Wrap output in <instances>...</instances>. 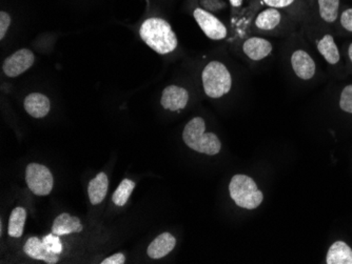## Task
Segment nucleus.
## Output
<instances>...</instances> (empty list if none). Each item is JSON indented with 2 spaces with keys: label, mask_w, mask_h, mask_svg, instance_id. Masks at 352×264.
I'll list each match as a JSON object with an SVG mask.
<instances>
[{
  "label": "nucleus",
  "mask_w": 352,
  "mask_h": 264,
  "mask_svg": "<svg viewBox=\"0 0 352 264\" xmlns=\"http://www.w3.org/2000/svg\"><path fill=\"white\" fill-rule=\"evenodd\" d=\"M204 91L208 97L217 99L230 92L232 77L225 64L219 61H211L201 73Z\"/></svg>",
  "instance_id": "nucleus-3"
},
{
  "label": "nucleus",
  "mask_w": 352,
  "mask_h": 264,
  "mask_svg": "<svg viewBox=\"0 0 352 264\" xmlns=\"http://www.w3.org/2000/svg\"><path fill=\"white\" fill-rule=\"evenodd\" d=\"M283 14L276 8H267L263 10L255 19V27L262 31H272L282 23Z\"/></svg>",
  "instance_id": "nucleus-18"
},
{
  "label": "nucleus",
  "mask_w": 352,
  "mask_h": 264,
  "mask_svg": "<svg viewBox=\"0 0 352 264\" xmlns=\"http://www.w3.org/2000/svg\"><path fill=\"white\" fill-rule=\"evenodd\" d=\"M27 212L23 208H15L10 216L8 232L11 237L19 238L23 236V228H25Z\"/></svg>",
  "instance_id": "nucleus-20"
},
{
  "label": "nucleus",
  "mask_w": 352,
  "mask_h": 264,
  "mask_svg": "<svg viewBox=\"0 0 352 264\" xmlns=\"http://www.w3.org/2000/svg\"><path fill=\"white\" fill-rule=\"evenodd\" d=\"M265 5L269 8H276V9H288L298 3V0H263Z\"/></svg>",
  "instance_id": "nucleus-26"
},
{
  "label": "nucleus",
  "mask_w": 352,
  "mask_h": 264,
  "mask_svg": "<svg viewBox=\"0 0 352 264\" xmlns=\"http://www.w3.org/2000/svg\"><path fill=\"white\" fill-rule=\"evenodd\" d=\"M193 17L208 38L212 39V40H221V39L226 38L227 34H228L227 27L210 12L206 11L201 8H197L193 12Z\"/></svg>",
  "instance_id": "nucleus-6"
},
{
  "label": "nucleus",
  "mask_w": 352,
  "mask_h": 264,
  "mask_svg": "<svg viewBox=\"0 0 352 264\" xmlns=\"http://www.w3.org/2000/svg\"><path fill=\"white\" fill-rule=\"evenodd\" d=\"M25 110L33 118H43L50 112V100L41 93H32L25 97Z\"/></svg>",
  "instance_id": "nucleus-11"
},
{
  "label": "nucleus",
  "mask_w": 352,
  "mask_h": 264,
  "mask_svg": "<svg viewBox=\"0 0 352 264\" xmlns=\"http://www.w3.org/2000/svg\"><path fill=\"white\" fill-rule=\"evenodd\" d=\"M35 57L32 51L21 49L8 57L3 62V73L8 77H17L23 74L34 64Z\"/></svg>",
  "instance_id": "nucleus-7"
},
{
  "label": "nucleus",
  "mask_w": 352,
  "mask_h": 264,
  "mask_svg": "<svg viewBox=\"0 0 352 264\" xmlns=\"http://www.w3.org/2000/svg\"><path fill=\"white\" fill-rule=\"evenodd\" d=\"M327 264H352V250L343 241L334 242L326 257Z\"/></svg>",
  "instance_id": "nucleus-19"
},
{
  "label": "nucleus",
  "mask_w": 352,
  "mask_h": 264,
  "mask_svg": "<svg viewBox=\"0 0 352 264\" xmlns=\"http://www.w3.org/2000/svg\"><path fill=\"white\" fill-rule=\"evenodd\" d=\"M318 19L327 25L337 23L341 13V0H316Z\"/></svg>",
  "instance_id": "nucleus-16"
},
{
  "label": "nucleus",
  "mask_w": 352,
  "mask_h": 264,
  "mask_svg": "<svg viewBox=\"0 0 352 264\" xmlns=\"http://www.w3.org/2000/svg\"><path fill=\"white\" fill-rule=\"evenodd\" d=\"M140 35L148 47L161 55L173 52L179 45L177 37L170 23L157 17L144 21L140 29Z\"/></svg>",
  "instance_id": "nucleus-1"
},
{
  "label": "nucleus",
  "mask_w": 352,
  "mask_h": 264,
  "mask_svg": "<svg viewBox=\"0 0 352 264\" xmlns=\"http://www.w3.org/2000/svg\"><path fill=\"white\" fill-rule=\"evenodd\" d=\"M229 193L235 204L246 210L258 208L264 200L262 191L251 177L246 175H235L229 184Z\"/></svg>",
  "instance_id": "nucleus-4"
},
{
  "label": "nucleus",
  "mask_w": 352,
  "mask_h": 264,
  "mask_svg": "<svg viewBox=\"0 0 352 264\" xmlns=\"http://www.w3.org/2000/svg\"><path fill=\"white\" fill-rule=\"evenodd\" d=\"M292 66L296 76L302 80H310L316 75V61L305 51L298 50L294 52Z\"/></svg>",
  "instance_id": "nucleus-9"
},
{
  "label": "nucleus",
  "mask_w": 352,
  "mask_h": 264,
  "mask_svg": "<svg viewBox=\"0 0 352 264\" xmlns=\"http://www.w3.org/2000/svg\"><path fill=\"white\" fill-rule=\"evenodd\" d=\"M82 230H84V226H82L79 218L72 217L68 213H63V214L57 216L52 226V232L57 236L80 232Z\"/></svg>",
  "instance_id": "nucleus-14"
},
{
  "label": "nucleus",
  "mask_w": 352,
  "mask_h": 264,
  "mask_svg": "<svg viewBox=\"0 0 352 264\" xmlns=\"http://www.w3.org/2000/svg\"><path fill=\"white\" fill-rule=\"evenodd\" d=\"M108 188L109 179L104 173H100L98 176L92 179L88 187V194L91 204H94V206L102 204L104 199L106 198Z\"/></svg>",
  "instance_id": "nucleus-17"
},
{
  "label": "nucleus",
  "mask_w": 352,
  "mask_h": 264,
  "mask_svg": "<svg viewBox=\"0 0 352 264\" xmlns=\"http://www.w3.org/2000/svg\"><path fill=\"white\" fill-rule=\"evenodd\" d=\"M201 9L208 12H219L226 8V3L223 0H201Z\"/></svg>",
  "instance_id": "nucleus-25"
},
{
  "label": "nucleus",
  "mask_w": 352,
  "mask_h": 264,
  "mask_svg": "<svg viewBox=\"0 0 352 264\" xmlns=\"http://www.w3.org/2000/svg\"><path fill=\"white\" fill-rule=\"evenodd\" d=\"M23 252L27 254L29 257L33 259L43 260L47 264H55L58 262V254L52 253L45 248L43 240L37 237H31L25 242L23 246Z\"/></svg>",
  "instance_id": "nucleus-10"
},
{
  "label": "nucleus",
  "mask_w": 352,
  "mask_h": 264,
  "mask_svg": "<svg viewBox=\"0 0 352 264\" xmlns=\"http://www.w3.org/2000/svg\"><path fill=\"white\" fill-rule=\"evenodd\" d=\"M124 262H126V257L124 254L118 253L104 259L102 264H124Z\"/></svg>",
  "instance_id": "nucleus-28"
},
{
  "label": "nucleus",
  "mask_w": 352,
  "mask_h": 264,
  "mask_svg": "<svg viewBox=\"0 0 352 264\" xmlns=\"http://www.w3.org/2000/svg\"><path fill=\"white\" fill-rule=\"evenodd\" d=\"M60 236L55 235V234H50V235L45 236L43 238V244L49 251L52 252L55 254H61L63 252V243L60 241Z\"/></svg>",
  "instance_id": "nucleus-23"
},
{
  "label": "nucleus",
  "mask_w": 352,
  "mask_h": 264,
  "mask_svg": "<svg viewBox=\"0 0 352 264\" xmlns=\"http://www.w3.org/2000/svg\"><path fill=\"white\" fill-rule=\"evenodd\" d=\"M25 181L32 193L37 196H47L50 194L54 185L52 173L45 165L39 163H30L25 169Z\"/></svg>",
  "instance_id": "nucleus-5"
},
{
  "label": "nucleus",
  "mask_w": 352,
  "mask_h": 264,
  "mask_svg": "<svg viewBox=\"0 0 352 264\" xmlns=\"http://www.w3.org/2000/svg\"><path fill=\"white\" fill-rule=\"evenodd\" d=\"M189 101V93L179 86H169L163 91L161 104L165 110L175 112L184 110Z\"/></svg>",
  "instance_id": "nucleus-8"
},
{
  "label": "nucleus",
  "mask_w": 352,
  "mask_h": 264,
  "mask_svg": "<svg viewBox=\"0 0 352 264\" xmlns=\"http://www.w3.org/2000/svg\"><path fill=\"white\" fill-rule=\"evenodd\" d=\"M134 188H135V183L133 181L130 180V179H124L118 185V190L116 191L113 196H112L113 204H116L118 206H124L128 199L131 196Z\"/></svg>",
  "instance_id": "nucleus-21"
},
{
  "label": "nucleus",
  "mask_w": 352,
  "mask_h": 264,
  "mask_svg": "<svg viewBox=\"0 0 352 264\" xmlns=\"http://www.w3.org/2000/svg\"><path fill=\"white\" fill-rule=\"evenodd\" d=\"M176 239L170 232H163L150 243L147 254L152 259H161L173 251Z\"/></svg>",
  "instance_id": "nucleus-13"
},
{
  "label": "nucleus",
  "mask_w": 352,
  "mask_h": 264,
  "mask_svg": "<svg viewBox=\"0 0 352 264\" xmlns=\"http://www.w3.org/2000/svg\"><path fill=\"white\" fill-rule=\"evenodd\" d=\"M233 8H239L243 5V0H229Z\"/></svg>",
  "instance_id": "nucleus-29"
},
{
  "label": "nucleus",
  "mask_w": 352,
  "mask_h": 264,
  "mask_svg": "<svg viewBox=\"0 0 352 264\" xmlns=\"http://www.w3.org/2000/svg\"><path fill=\"white\" fill-rule=\"evenodd\" d=\"M243 51L251 60H262L272 52V45L267 39L251 37L245 41L243 45Z\"/></svg>",
  "instance_id": "nucleus-12"
},
{
  "label": "nucleus",
  "mask_w": 352,
  "mask_h": 264,
  "mask_svg": "<svg viewBox=\"0 0 352 264\" xmlns=\"http://www.w3.org/2000/svg\"><path fill=\"white\" fill-rule=\"evenodd\" d=\"M10 25H11V16L7 12H0V39L5 38Z\"/></svg>",
  "instance_id": "nucleus-27"
},
{
  "label": "nucleus",
  "mask_w": 352,
  "mask_h": 264,
  "mask_svg": "<svg viewBox=\"0 0 352 264\" xmlns=\"http://www.w3.org/2000/svg\"><path fill=\"white\" fill-rule=\"evenodd\" d=\"M316 49L318 53L324 57L328 64L336 66L341 60L339 48L331 34L326 33L321 38L316 40Z\"/></svg>",
  "instance_id": "nucleus-15"
},
{
  "label": "nucleus",
  "mask_w": 352,
  "mask_h": 264,
  "mask_svg": "<svg viewBox=\"0 0 352 264\" xmlns=\"http://www.w3.org/2000/svg\"><path fill=\"white\" fill-rule=\"evenodd\" d=\"M348 57H349L350 61L352 62V43L349 45V48H348Z\"/></svg>",
  "instance_id": "nucleus-30"
},
{
  "label": "nucleus",
  "mask_w": 352,
  "mask_h": 264,
  "mask_svg": "<svg viewBox=\"0 0 352 264\" xmlns=\"http://www.w3.org/2000/svg\"><path fill=\"white\" fill-rule=\"evenodd\" d=\"M338 21H339L340 25L344 31L352 33V7L341 10Z\"/></svg>",
  "instance_id": "nucleus-24"
},
{
  "label": "nucleus",
  "mask_w": 352,
  "mask_h": 264,
  "mask_svg": "<svg viewBox=\"0 0 352 264\" xmlns=\"http://www.w3.org/2000/svg\"><path fill=\"white\" fill-rule=\"evenodd\" d=\"M183 139L190 149L209 156L217 155L221 149L219 137L213 133H206L205 120L201 117L193 118L186 124Z\"/></svg>",
  "instance_id": "nucleus-2"
},
{
  "label": "nucleus",
  "mask_w": 352,
  "mask_h": 264,
  "mask_svg": "<svg viewBox=\"0 0 352 264\" xmlns=\"http://www.w3.org/2000/svg\"><path fill=\"white\" fill-rule=\"evenodd\" d=\"M340 108L345 113L352 114V84L345 86L340 96Z\"/></svg>",
  "instance_id": "nucleus-22"
}]
</instances>
